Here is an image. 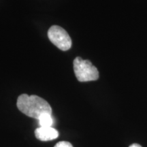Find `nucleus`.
Listing matches in <instances>:
<instances>
[{
  "label": "nucleus",
  "mask_w": 147,
  "mask_h": 147,
  "mask_svg": "<svg viewBox=\"0 0 147 147\" xmlns=\"http://www.w3.org/2000/svg\"><path fill=\"white\" fill-rule=\"evenodd\" d=\"M18 110L29 117L39 119L44 114H52V108L45 100L37 95L22 94L18 97Z\"/></svg>",
  "instance_id": "f257e3e1"
},
{
  "label": "nucleus",
  "mask_w": 147,
  "mask_h": 147,
  "mask_svg": "<svg viewBox=\"0 0 147 147\" xmlns=\"http://www.w3.org/2000/svg\"><path fill=\"white\" fill-rule=\"evenodd\" d=\"M38 120H39L40 127H52L54 123L52 114H44L40 117Z\"/></svg>",
  "instance_id": "39448f33"
},
{
  "label": "nucleus",
  "mask_w": 147,
  "mask_h": 147,
  "mask_svg": "<svg viewBox=\"0 0 147 147\" xmlns=\"http://www.w3.org/2000/svg\"><path fill=\"white\" fill-rule=\"evenodd\" d=\"M74 71L79 82H89L99 78L97 67L89 60H84L80 57L75 58L73 62Z\"/></svg>",
  "instance_id": "f03ea898"
},
{
  "label": "nucleus",
  "mask_w": 147,
  "mask_h": 147,
  "mask_svg": "<svg viewBox=\"0 0 147 147\" xmlns=\"http://www.w3.org/2000/svg\"><path fill=\"white\" fill-rule=\"evenodd\" d=\"M37 139L41 141H50L59 137V132L53 127H40L35 130Z\"/></svg>",
  "instance_id": "20e7f679"
},
{
  "label": "nucleus",
  "mask_w": 147,
  "mask_h": 147,
  "mask_svg": "<svg viewBox=\"0 0 147 147\" xmlns=\"http://www.w3.org/2000/svg\"><path fill=\"white\" fill-rule=\"evenodd\" d=\"M48 37L60 50L66 51L71 47V40L67 32L58 25H53L48 31Z\"/></svg>",
  "instance_id": "7ed1b4c3"
},
{
  "label": "nucleus",
  "mask_w": 147,
  "mask_h": 147,
  "mask_svg": "<svg viewBox=\"0 0 147 147\" xmlns=\"http://www.w3.org/2000/svg\"><path fill=\"white\" fill-rule=\"evenodd\" d=\"M54 147H73L71 143L66 141H61V142L57 143Z\"/></svg>",
  "instance_id": "423d86ee"
},
{
  "label": "nucleus",
  "mask_w": 147,
  "mask_h": 147,
  "mask_svg": "<svg viewBox=\"0 0 147 147\" xmlns=\"http://www.w3.org/2000/svg\"><path fill=\"white\" fill-rule=\"evenodd\" d=\"M129 147H142L140 146V144H131V145H130L129 146Z\"/></svg>",
  "instance_id": "0eeeda50"
}]
</instances>
